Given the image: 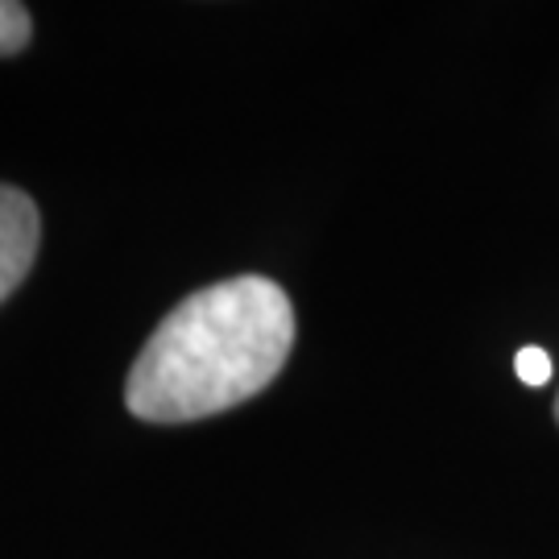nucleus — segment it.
I'll list each match as a JSON object with an SVG mask.
<instances>
[{
  "label": "nucleus",
  "instance_id": "obj_1",
  "mask_svg": "<svg viewBox=\"0 0 559 559\" xmlns=\"http://www.w3.org/2000/svg\"><path fill=\"white\" fill-rule=\"evenodd\" d=\"M295 348V307L278 282H212L162 316L138 353L124 406L141 423H195L258 399Z\"/></svg>",
  "mask_w": 559,
  "mask_h": 559
},
{
  "label": "nucleus",
  "instance_id": "obj_5",
  "mask_svg": "<svg viewBox=\"0 0 559 559\" xmlns=\"http://www.w3.org/2000/svg\"><path fill=\"white\" fill-rule=\"evenodd\" d=\"M556 423H559V394H556Z\"/></svg>",
  "mask_w": 559,
  "mask_h": 559
},
{
  "label": "nucleus",
  "instance_id": "obj_4",
  "mask_svg": "<svg viewBox=\"0 0 559 559\" xmlns=\"http://www.w3.org/2000/svg\"><path fill=\"white\" fill-rule=\"evenodd\" d=\"M514 369H519V378L526 385H547L551 381V357H547V348H535V344H526L519 348V357H514Z\"/></svg>",
  "mask_w": 559,
  "mask_h": 559
},
{
  "label": "nucleus",
  "instance_id": "obj_2",
  "mask_svg": "<svg viewBox=\"0 0 559 559\" xmlns=\"http://www.w3.org/2000/svg\"><path fill=\"white\" fill-rule=\"evenodd\" d=\"M41 221L34 200L0 182V302L17 290L38 258Z\"/></svg>",
  "mask_w": 559,
  "mask_h": 559
},
{
  "label": "nucleus",
  "instance_id": "obj_3",
  "mask_svg": "<svg viewBox=\"0 0 559 559\" xmlns=\"http://www.w3.org/2000/svg\"><path fill=\"white\" fill-rule=\"evenodd\" d=\"M34 34V21L29 13L13 4V0H0V55H17L21 46Z\"/></svg>",
  "mask_w": 559,
  "mask_h": 559
}]
</instances>
